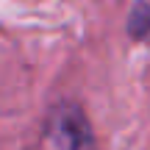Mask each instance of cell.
<instances>
[{
    "label": "cell",
    "instance_id": "obj_2",
    "mask_svg": "<svg viewBox=\"0 0 150 150\" xmlns=\"http://www.w3.org/2000/svg\"><path fill=\"white\" fill-rule=\"evenodd\" d=\"M128 33L136 42H145L150 39V3L145 0H136L128 11Z\"/></svg>",
    "mask_w": 150,
    "mask_h": 150
},
{
    "label": "cell",
    "instance_id": "obj_1",
    "mask_svg": "<svg viewBox=\"0 0 150 150\" xmlns=\"http://www.w3.org/2000/svg\"><path fill=\"white\" fill-rule=\"evenodd\" d=\"M89 145V122L78 103L53 106L42 131V150H83Z\"/></svg>",
    "mask_w": 150,
    "mask_h": 150
}]
</instances>
